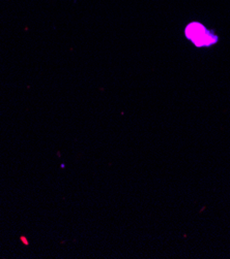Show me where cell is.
<instances>
[{
	"mask_svg": "<svg viewBox=\"0 0 230 259\" xmlns=\"http://www.w3.org/2000/svg\"><path fill=\"white\" fill-rule=\"evenodd\" d=\"M185 33L186 37L197 48H209L217 44L219 39L214 32L208 30L202 24L197 22L189 24L185 30Z\"/></svg>",
	"mask_w": 230,
	"mask_h": 259,
	"instance_id": "cell-1",
	"label": "cell"
}]
</instances>
